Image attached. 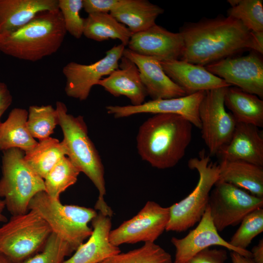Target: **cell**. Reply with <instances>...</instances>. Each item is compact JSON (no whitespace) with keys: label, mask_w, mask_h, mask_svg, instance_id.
<instances>
[{"label":"cell","mask_w":263,"mask_h":263,"mask_svg":"<svg viewBox=\"0 0 263 263\" xmlns=\"http://www.w3.org/2000/svg\"><path fill=\"white\" fill-rule=\"evenodd\" d=\"M184 48L179 60L206 66L246 50L263 54V32H252L239 20L220 14L186 22L180 28Z\"/></svg>","instance_id":"cell-1"},{"label":"cell","mask_w":263,"mask_h":263,"mask_svg":"<svg viewBox=\"0 0 263 263\" xmlns=\"http://www.w3.org/2000/svg\"><path fill=\"white\" fill-rule=\"evenodd\" d=\"M192 125L173 114H155L139 127L137 149L142 160L152 167L175 166L184 156L192 139Z\"/></svg>","instance_id":"cell-2"},{"label":"cell","mask_w":263,"mask_h":263,"mask_svg":"<svg viewBox=\"0 0 263 263\" xmlns=\"http://www.w3.org/2000/svg\"><path fill=\"white\" fill-rule=\"evenodd\" d=\"M66 33L59 9L43 11L19 29L0 35V52L19 59L37 61L56 53Z\"/></svg>","instance_id":"cell-3"},{"label":"cell","mask_w":263,"mask_h":263,"mask_svg":"<svg viewBox=\"0 0 263 263\" xmlns=\"http://www.w3.org/2000/svg\"><path fill=\"white\" fill-rule=\"evenodd\" d=\"M63 139L61 141L69 157L80 172L84 173L98 191L95 209L103 215L112 217L113 212L104 200L106 186L104 168L99 154L88 135L87 126L81 115L74 116L67 113L64 103H56Z\"/></svg>","instance_id":"cell-4"},{"label":"cell","mask_w":263,"mask_h":263,"mask_svg":"<svg viewBox=\"0 0 263 263\" xmlns=\"http://www.w3.org/2000/svg\"><path fill=\"white\" fill-rule=\"evenodd\" d=\"M29 210L36 211L48 225L52 232L67 242L74 251L91 235L92 228L88 224L97 214L91 208L63 205L60 200L51 198L45 191L32 198Z\"/></svg>","instance_id":"cell-5"},{"label":"cell","mask_w":263,"mask_h":263,"mask_svg":"<svg viewBox=\"0 0 263 263\" xmlns=\"http://www.w3.org/2000/svg\"><path fill=\"white\" fill-rule=\"evenodd\" d=\"M24 154L17 148L3 151L0 197L12 216L27 213L32 198L45 191L44 179L26 163Z\"/></svg>","instance_id":"cell-6"},{"label":"cell","mask_w":263,"mask_h":263,"mask_svg":"<svg viewBox=\"0 0 263 263\" xmlns=\"http://www.w3.org/2000/svg\"><path fill=\"white\" fill-rule=\"evenodd\" d=\"M188 166L198 172L199 180L187 197L169 207L167 231H185L199 222L207 208L210 192L219 180V164L211 161L204 150L198 157L189 160Z\"/></svg>","instance_id":"cell-7"},{"label":"cell","mask_w":263,"mask_h":263,"mask_svg":"<svg viewBox=\"0 0 263 263\" xmlns=\"http://www.w3.org/2000/svg\"><path fill=\"white\" fill-rule=\"evenodd\" d=\"M52 230L34 210L12 216L0 227V253L20 263L42 249Z\"/></svg>","instance_id":"cell-8"},{"label":"cell","mask_w":263,"mask_h":263,"mask_svg":"<svg viewBox=\"0 0 263 263\" xmlns=\"http://www.w3.org/2000/svg\"><path fill=\"white\" fill-rule=\"evenodd\" d=\"M214 187L207 207L218 232L239 225L248 213L263 207V198L231 184L218 181Z\"/></svg>","instance_id":"cell-9"},{"label":"cell","mask_w":263,"mask_h":263,"mask_svg":"<svg viewBox=\"0 0 263 263\" xmlns=\"http://www.w3.org/2000/svg\"><path fill=\"white\" fill-rule=\"evenodd\" d=\"M226 88L205 92L200 105L202 137L209 155H217L229 142L237 124L232 114L225 109L224 98Z\"/></svg>","instance_id":"cell-10"},{"label":"cell","mask_w":263,"mask_h":263,"mask_svg":"<svg viewBox=\"0 0 263 263\" xmlns=\"http://www.w3.org/2000/svg\"><path fill=\"white\" fill-rule=\"evenodd\" d=\"M125 47L121 43L114 45L106 52L103 58L90 64L74 61L66 64L62 73L66 80L65 91L67 95L80 101L86 100L93 87L97 85L103 76L118 68Z\"/></svg>","instance_id":"cell-11"},{"label":"cell","mask_w":263,"mask_h":263,"mask_svg":"<svg viewBox=\"0 0 263 263\" xmlns=\"http://www.w3.org/2000/svg\"><path fill=\"white\" fill-rule=\"evenodd\" d=\"M169 217V207L148 201L135 216L111 230L110 241L117 246L141 242L154 243L166 230Z\"/></svg>","instance_id":"cell-12"},{"label":"cell","mask_w":263,"mask_h":263,"mask_svg":"<svg viewBox=\"0 0 263 263\" xmlns=\"http://www.w3.org/2000/svg\"><path fill=\"white\" fill-rule=\"evenodd\" d=\"M261 55L251 51L247 55L227 57L204 67L229 85L262 99L263 60Z\"/></svg>","instance_id":"cell-13"},{"label":"cell","mask_w":263,"mask_h":263,"mask_svg":"<svg viewBox=\"0 0 263 263\" xmlns=\"http://www.w3.org/2000/svg\"><path fill=\"white\" fill-rule=\"evenodd\" d=\"M205 92H200L179 97L150 100L138 106L109 105L106 107V110L108 114L115 118L144 113L176 114L183 117L200 129L199 107Z\"/></svg>","instance_id":"cell-14"},{"label":"cell","mask_w":263,"mask_h":263,"mask_svg":"<svg viewBox=\"0 0 263 263\" xmlns=\"http://www.w3.org/2000/svg\"><path fill=\"white\" fill-rule=\"evenodd\" d=\"M171 242L175 248L174 263H187L201 251L213 245L224 247L246 257H252L250 251L234 247L220 235L208 207L194 229L182 238L172 237Z\"/></svg>","instance_id":"cell-15"},{"label":"cell","mask_w":263,"mask_h":263,"mask_svg":"<svg viewBox=\"0 0 263 263\" xmlns=\"http://www.w3.org/2000/svg\"><path fill=\"white\" fill-rule=\"evenodd\" d=\"M127 46L133 52L162 62L179 60L184 42L180 33L171 32L155 24L145 31L132 34Z\"/></svg>","instance_id":"cell-16"},{"label":"cell","mask_w":263,"mask_h":263,"mask_svg":"<svg viewBox=\"0 0 263 263\" xmlns=\"http://www.w3.org/2000/svg\"><path fill=\"white\" fill-rule=\"evenodd\" d=\"M123 56L137 67L141 81L151 100L186 95L185 91L167 75L158 60L137 54L128 48L125 49Z\"/></svg>","instance_id":"cell-17"},{"label":"cell","mask_w":263,"mask_h":263,"mask_svg":"<svg viewBox=\"0 0 263 263\" xmlns=\"http://www.w3.org/2000/svg\"><path fill=\"white\" fill-rule=\"evenodd\" d=\"M167 75L186 95L231 86L204 66L181 60L160 62Z\"/></svg>","instance_id":"cell-18"},{"label":"cell","mask_w":263,"mask_h":263,"mask_svg":"<svg viewBox=\"0 0 263 263\" xmlns=\"http://www.w3.org/2000/svg\"><path fill=\"white\" fill-rule=\"evenodd\" d=\"M217 155L221 160H240L263 167V136L259 128L237 123L229 142Z\"/></svg>","instance_id":"cell-19"},{"label":"cell","mask_w":263,"mask_h":263,"mask_svg":"<svg viewBox=\"0 0 263 263\" xmlns=\"http://www.w3.org/2000/svg\"><path fill=\"white\" fill-rule=\"evenodd\" d=\"M91 222L92 232L87 241L79 245L73 255L63 263H99L121 252L109 239L111 218L99 212Z\"/></svg>","instance_id":"cell-20"},{"label":"cell","mask_w":263,"mask_h":263,"mask_svg":"<svg viewBox=\"0 0 263 263\" xmlns=\"http://www.w3.org/2000/svg\"><path fill=\"white\" fill-rule=\"evenodd\" d=\"M118 67L107 77L102 78L97 85L115 97L125 96L131 105H140L148 96L136 65L129 58L122 56Z\"/></svg>","instance_id":"cell-21"},{"label":"cell","mask_w":263,"mask_h":263,"mask_svg":"<svg viewBox=\"0 0 263 263\" xmlns=\"http://www.w3.org/2000/svg\"><path fill=\"white\" fill-rule=\"evenodd\" d=\"M58 9V0H0V35L14 32L38 13Z\"/></svg>","instance_id":"cell-22"},{"label":"cell","mask_w":263,"mask_h":263,"mask_svg":"<svg viewBox=\"0 0 263 263\" xmlns=\"http://www.w3.org/2000/svg\"><path fill=\"white\" fill-rule=\"evenodd\" d=\"M218 181L231 184L263 198V167L240 160H221Z\"/></svg>","instance_id":"cell-23"},{"label":"cell","mask_w":263,"mask_h":263,"mask_svg":"<svg viewBox=\"0 0 263 263\" xmlns=\"http://www.w3.org/2000/svg\"><path fill=\"white\" fill-rule=\"evenodd\" d=\"M164 10L147 0H125L110 14L125 25L132 34L145 31L156 24Z\"/></svg>","instance_id":"cell-24"},{"label":"cell","mask_w":263,"mask_h":263,"mask_svg":"<svg viewBox=\"0 0 263 263\" xmlns=\"http://www.w3.org/2000/svg\"><path fill=\"white\" fill-rule=\"evenodd\" d=\"M224 103L237 123L263 127V100L256 95L229 86L226 89Z\"/></svg>","instance_id":"cell-25"},{"label":"cell","mask_w":263,"mask_h":263,"mask_svg":"<svg viewBox=\"0 0 263 263\" xmlns=\"http://www.w3.org/2000/svg\"><path fill=\"white\" fill-rule=\"evenodd\" d=\"M28 111L16 108L7 119L0 125V150L5 151L19 149L24 152L33 149L38 143L31 135L26 125Z\"/></svg>","instance_id":"cell-26"},{"label":"cell","mask_w":263,"mask_h":263,"mask_svg":"<svg viewBox=\"0 0 263 263\" xmlns=\"http://www.w3.org/2000/svg\"><path fill=\"white\" fill-rule=\"evenodd\" d=\"M132 35L125 25L118 22L110 13L89 14L84 19L83 35L88 38L99 42L117 39L125 46Z\"/></svg>","instance_id":"cell-27"},{"label":"cell","mask_w":263,"mask_h":263,"mask_svg":"<svg viewBox=\"0 0 263 263\" xmlns=\"http://www.w3.org/2000/svg\"><path fill=\"white\" fill-rule=\"evenodd\" d=\"M66 154L62 142L49 137L39 141L33 149L25 152L24 160L44 179L55 165Z\"/></svg>","instance_id":"cell-28"},{"label":"cell","mask_w":263,"mask_h":263,"mask_svg":"<svg viewBox=\"0 0 263 263\" xmlns=\"http://www.w3.org/2000/svg\"><path fill=\"white\" fill-rule=\"evenodd\" d=\"M80 172L70 158L64 156L44 179L45 192L51 198L59 200L60 194L76 183Z\"/></svg>","instance_id":"cell-29"},{"label":"cell","mask_w":263,"mask_h":263,"mask_svg":"<svg viewBox=\"0 0 263 263\" xmlns=\"http://www.w3.org/2000/svg\"><path fill=\"white\" fill-rule=\"evenodd\" d=\"M57 125V113L51 105L29 107L26 125L34 138L41 141L49 138Z\"/></svg>","instance_id":"cell-30"},{"label":"cell","mask_w":263,"mask_h":263,"mask_svg":"<svg viewBox=\"0 0 263 263\" xmlns=\"http://www.w3.org/2000/svg\"><path fill=\"white\" fill-rule=\"evenodd\" d=\"M227 16L241 21L249 30L263 32L262 0H228Z\"/></svg>","instance_id":"cell-31"},{"label":"cell","mask_w":263,"mask_h":263,"mask_svg":"<svg viewBox=\"0 0 263 263\" xmlns=\"http://www.w3.org/2000/svg\"><path fill=\"white\" fill-rule=\"evenodd\" d=\"M171 255L154 243L146 242L141 247L119 253L99 263H171Z\"/></svg>","instance_id":"cell-32"},{"label":"cell","mask_w":263,"mask_h":263,"mask_svg":"<svg viewBox=\"0 0 263 263\" xmlns=\"http://www.w3.org/2000/svg\"><path fill=\"white\" fill-rule=\"evenodd\" d=\"M231 238L229 243L242 250L247 249L252 240L263 231V208L256 209L246 215Z\"/></svg>","instance_id":"cell-33"},{"label":"cell","mask_w":263,"mask_h":263,"mask_svg":"<svg viewBox=\"0 0 263 263\" xmlns=\"http://www.w3.org/2000/svg\"><path fill=\"white\" fill-rule=\"evenodd\" d=\"M73 251L67 242L52 232L40 253L20 263H63L65 257Z\"/></svg>","instance_id":"cell-34"},{"label":"cell","mask_w":263,"mask_h":263,"mask_svg":"<svg viewBox=\"0 0 263 263\" xmlns=\"http://www.w3.org/2000/svg\"><path fill=\"white\" fill-rule=\"evenodd\" d=\"M82 8L83 0H58L66 30L77 39L83 34L84 19L80 16Z\"/></svg>","instance_id":"cell-35"},{"label":"cell","mask_w":263,"mask_h":263,"mask_svg":"<svg viewBox=\"0 0 263 263\" xmlns=\"http://www.w3.org/2000/svg\"><path fill=\"white\" fill-rule=\"evenodd\" d=\"M125 0H83V8L88 14L106 13L117 9Z\"/></svg>","instance_id":"cell-36"},{"label":"cell","mask_w":263,"mask_h":263,"mask_svg":"<svg viewBox=\"0 0 263 263\" xmlns=\"http://www.w3.org/2000/svg\"><path fill=\"white\" fill-rule=\"evenodd\" d=\"M227 258L225 249L207 248L196 254L187 263H225Z\"/></svg>","instance_id":"cell-37"},{"label":"cell","mask_w":263,"mask_h":263,"mask_svg":"<svg viewBox=\"0 0 263 263\" xmlns=\"http://www.w3.org/2000/svg\"><path fill=\"white\" fill-rule=\"evenodd\" d=\"M12 96L6 84L0 81V118L5 111L10 106Z\"/></svg>","instance_id":"cell-38"},{"label":"cell","mask_w":263,"mask_h":263,"mask_svg":"<svg viewBox=\"0 0 263 263\" xmlns=\"http://www.w3.org/2000/svg\"><path fill=\"white\" fill-rule=\"evenodd\" d=\"M251 258L255 263H263V240L261 239L250 251Z\"/></svg>","instance_id":"cell-39"},{"label":"cell","mask_w":263,"mask_h":263,"mask_svg":"<svg viewBox=\"0 0 263 263\" xmlns=\"http://www.w3.org/2000/svg\"><path fill=\"white\" fill-rule=\"evenodd\" d=\"M230 257L232 263H255L251 258L244 257L234 251L230 253Z\"/></svg>","instance_id":"cell-40"},{"label":"cell","mask_w":263,"mask_h":263,"mask_svg":"<svg viewBox=\"0 0 263 263\" xmlns=\"http://www.w3.org/2000/svg\"><path fill=\"white\" fill-rule=\"evenodd\" d=\"M5 208V205L4 201L0 197V222L6 223L8 219L3 214V210Z\"/></svg>","instance_id":"cell-41"},{"label":"cell","mask_w":263,"mask_h":263,"mask_svg":"<svg viewBox=\"0 0 263 263\" xmlns=\"http://www.w3.org/2000/svg\"><path fill=\"white\" fill-rule=\"evenodd\" d=\"M0 263H16L5 255L0 253Z\"/></svg>","instance_id":"cell-42"}]
</instances>
